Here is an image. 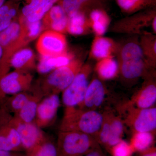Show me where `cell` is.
Masks as SVG:
<instances>
[{"label": "cell", "instance_id": "ab89813d", "mask_svg": "<svg viewBox=\"0 0 156 156\" xmlns=\"http://www.w3.org/2000/svg\"><path fill=\"white\" fill-rule=\"evenodd\" d=\"M16 1H18V2H19L20 1H21V0H16ZM24 1H25L26 2V1H27V0H24Z\"/></svg>", "mask_w": 156, "mask_h": 156}, {"label": "cell", "instance_id": "1f68e13d", "mask_svg": "<svg viewBox=\"0 0 156 156\" xmlns=\"http://www.w3.org/2000/svg\"><path fill=\"white\" fill-rule=\"evenodd\" d=\"M23 20L28 38L30 42L32 41L37 37L41 32L44 30L41 20L35 22H28Z\"/></svg>", "mask_w": 156, "mask_h": 156}, {"label": "cell", "instance_id": "d4e9b609", "mask_svg": "<svg viewBox=\"0 0 156 156\" xmlns=\"http://www.w3.org/2000/svg\"><path fill=\"white\" fill-rule=\"evenodd\" d=\"M116 55L118 62L134 58H144L139 42L130 41L123 46L119 45Z\"/></svg>", "mask_w": 156, "mask_h": 156}, {"label": "cell", "instance_id": "ba28073f", "mask_svg": "<svg viewBox=\"0 0 156 156\" xmlns=\"http://www.w3.org/2000/svg\"><path fill=\"white\" fill-rule=\"evenodd\" d=\"M154 12H144L126 17L114 23L111 31L117 33L129 34H141L144 28L151 26L155 17Z\"/></svg>", "mask_w": 156, "mask_h": 156}, {"label": "cell", "instance_id": "3957f363", "mask_svg": "<svg viewBox=\"0 0 156 156\" xmlns=\"http://www.w3.org/2000/svg\"><path fill=\"white\" fill-rule=\"evenodd\" d=\"M84 64L81 58H74L68 64L57 68L38 81L34 89L43 97L63 92L71 83Z\"/></svg>", "mask_w": 156, "mask_h": 156}, {"label": "cell", "instance_id": "5b68a950", "mask_svg": "<svg viewBox=\"0 0 156 156\" xmlns=\"http://www.w3.org/2000/svg\"><path fill=\"white\" fill-rule=\"evenodd\" d=\"M92 71L91 65L84 64L71 83L62 92V103L66 108L76 107L83 102Z\"/></svg>", "mask_w": 156, "mask_h": 156}, {"label": "cell", "instance_id": "8992f818", "mask_svg": "<svg viewBox=\"0 0 156 156\" xmlns=\"http://www.w3.org/2000/svg\"><path fill=\"white\" fill-rule=\"evenodd\" d=\"M36 48L41 56H58L68 53L67 43L64 34L45 30L39 37Z\"/></svg>", "mask_w": 156, "mask_h": 156}, {"label": "cell", "instance_id": "4fadbf2b", "mask_svg": "<svg viewBox=\"0 0 156 156\" xmlns=\"http://www.w3.org/2000/svg\"><path fill=\"white\" fill-rule=\"evenodd\" d=\"M130 118L132 128L136 132H152L156 128V108H137Z\"/></svg>", "mask_w": 156, "mask_h": 156}, {"label": "cell", "instance_id": "9a60e30c", "mask_svg": "<svg viewBox=\"0 0 156 156\" xmlns=\"http://www.w3.org/2000/svg\"><path fill=\"white\" fill-rule=\"evenodd\" d=\"M105 90L102 82L95 78L89 83L86 95L80 105L83 109L95 110L103 103L105 98Z\"/></svg>", "mask_w": 156, "mask_h": 156}, {"label": "cell", "instance_id": "30bf717a", "mask_svg": "<svg viewBox=\"0 0 156 156\" xmlns=\"http://www.w3.org/2000/svg\"><path fill=\"white\" fill-rule=\"evenodd\" d=\"M60 104L58 94H53L44 97L39 102L34 121L39 128L50 125L57 114Z\"/></svg>", "mask_w": 156, "mask_h": 156}, {"label": "cell", "instance_id": "d590c367", "mask_svg": "<svg viewBox=\"0 0 156 156\" xmlns=\"http://www.w3.org/2000/svg\"><path fill=\"white\" fill-rule=\"evenodd\" d=\"M139 153V154L137 156H156V149L153 147Z\"/></svg>", "mask_w": 156, "mask_h": 156}, {"label": "cell", "instance_id": "f35d334b", "mask_svg": "<svg viewBox=\"0 0 156 156\" xmlns=\"http://www.w3.org/2000/svg\"><path fill=\"white\" fill-rule=\"evenodd\" d=\"M5 2V0H0V8L4 5Z\"/></svg>", "mask_w": 156, "mask_h": 156}, {"label": "cell", "instance_id": "277c9868", "mask_svg": "<svg viewBox=\"0 0 156 156\" xmlns=\"http://www.w3.org/2000/svg\"><path fill=\"white\" fill-rule=\"evenodd\" d=\"M58 156H84L99 145L94 136L75 131H60Z\"/></svg>", "mask_w": 156, "mask_h": 156}, {"label": "cell", "instance_id": "83f0119b", "mask_svg": "<svg viewBox=\"0 0 156 156\" xmlns=\"http://www.w3.org/2000/svg\"><path fill=\"white\" fill-rule=\"evenodd\" d=\"M154 140L152 132H135L131 139L130 144L134 152H140L151 147Z\"/></svg>", "mask_w": 156, "mask_h": 156}, {"label": "cell", "instance_id": "e0dca14e", "mask_svg": "<svg viewBox=\"0 0 156 156\" xmlns=\"http://www.w3.org/2000/svg\"><path fill=\"white\" fill-rule=\"evenodd\" d=\"M119 72L126 80H133L141 76L151 68L144 58H134L119 62Z\"/></svg>", "mask_w": 156, "mask_h": 156}, {"label": "cell", "instance_id": "e575fe53", "mask_svg": "<svg viewBox=\"0 0 156 156\" xmlns=\"http://www.w3.org/2000/svg\"><path fill=\"white\" fill-rule=\"evenodd\" d=\"M84 156H107L105 154L98 145L92 150L89 151Z\"/></svg>", "mask_w": 156, "mask_h": 156}, {"label": "cell", "instance_id": "f1b7e54d", "mask_svg": "<svg viewBox=\"0 0 156 156\" xmlns=\"http://www.w3.org/2000/svg\"><path fill=\"white\" fill-rule=\"evenodd\" d=\"M31 94L30 89L12 95L6 101L5 108L8 112L16 114L28 101Z\"/></svg>", "mask_w": 156, "mask_h": 156}, {"label": "cell", "instance_id": "7a4b0ae2", "mask_svg": "<svg viewBox=\"0 0 156 156\" xmlns=\"http://www.w3.org/2000/svg\"><path fill=\"white\" fill-rule=\"evenodd\" d=\"M104 121V116L95 110L66 108L60 131H75L94 136L96 139Z\"/></svg>", "mask_w": 156, "mask_h": 156}, {"label": "cell", "instance_id": "ffe728a7", "mask_svg": "<svg viewBox=\"0 0 156 156\" xmlns=\"http://www.w3.org/2000/svg\"><path fill=\"white\" fill-rule=\"evenodd\" d=\"M139 42L144 58L151 68H154L156 63V37L154 34L144 31L141 34Z\"/></svg>", "mask_w": 156, "mask_h": 156}, {"label": "cell", "instance_id": "d6986e66", "mask_svg": "<svg viewBox=\"0 0 156 156\" xmlns=\"http://www.w3.org/2000/svg\"><path fill=\"white\" fill-rule=\"evenodd\" d=\"M31 91L32 94L28 101L14 117L21 122L25 123L34 122L36 116L37 108L39 102L44 97L34 89Z\"/></svg>", "mask_w": 156, "mask_h": 156}, {"label": "cell", "instance_id": "4316f807", "mask_svg": "<svg viewBox=\"0 0 156 156\" xmlns=\"http://www.w3.org/2000/svg\"><path fill=\"white\" fill-rule=\"evenodd\" d=\"M124 125L122 121L118 117L111 116L109 132L106 147L110 150L112 147L122 140Z\"/></svg>", "mask_w": 156, "mask_h": 156}, {"label": "cell", "instance_id": "5bb4252c", "mask_svg": "<svg viewBox=\"0 0 156 156\" xmlns=\"http://www.w3.org/2000/svg\"><path fill=\"white\" fill-rule=\"evenodd\" d=\"M119 44L112 39L95 36L92 41L89 56L97 61L108 57H114L116 54Z\"/></svg>", "mask_w": 156, "mask_h": 156}, {"label": "cell", "instance_id": "6da1fadb", "mask_svg": "<svg viewBox=\"0 0 156 156\" xmlns=\"http://www.w3.org/2000/svg\"><path fill=\"white\" fill-rule=\"evenodd\" d=\"M30 42L24 21L19 17L0 33V45L3 50L0 60V79L9 73L11 58L14 53Z\"/></svg>", "mask_w": 156, "mask_h": 156}, {"label": "cell", "instance_id": "44dd1931", "mask_svg": "<svg viewBox=\"0 0 156 156\" xmlns=\"http://www.w3.org/2000/svg\"><path fill=\"white\" fill-rule=\"evenodd\" d=\"M89 20L90 28L95 36H103L108 29L111 20L102 9H95L89 13Z\"/></svg>", "mask_w": 156, "mask_h": 156}, {"label": "cell", "instance_id": "cb8c5ba5", "mask_svg": "<svg viewBox=\"0 0 156 156\" xmlns=\"http://www.w3.org/2000/svg\"><path fill=\"white\" fill-rule=\"evenodd\" d=\"M98 61L95 65V70L101 80H112L119 73V63L114 57H108Z\"/></svg>", "mask_w": 156, "mask_h": 156}, {"label": "cell", "instance_id": "7c38bea8", "mask_svg": "<svg viewBox=\"0 0 156 156\" xmlns=\"http://www.w3.org/2000/svg\"><path fill=\"white\" fill-rule=\"evenodd\" d=\"M69 17L60 5H53L41 21L44 30H52L61 33L67 32Z\"/></svg>", "mask_w": 156, "mask_h": 156}, {"label": "cell", "instance_id": "8d00e7d4", "mask_svg": "<svg viewBox=\"0 0 156 156\" xmlns=\"http://www.w3.org/2000/svg\"><path fill=\"white\" fill-rule=\"evenodd\" d=\"M0 156H12L9 151L0 150Z\"/></svg>", "mask_w": 156, "mask_h": 156}, {"label": "cell", "instance_id": "52a82bcc", "mask_svg": "<svg viewBox=\"0 0 156 156\" xmlns=\"http://www.w3.org/2000/svg\"><path fill=\"white\" fill-rule=\"evenodd\" d=\"M33 76L30 73L15 70L0 79V97L30 90Z\"/></svg>", "mask_w": 156, "mask_h": 156}, {"label": "cell", "instance_id": "7402d4cb", "mask_svg": "<svg viewBox=\"0 0 156 156\" xmlns=\"http://www.w3.org/2000/svg\"><path fill=\"white\" fill-rule=\"evenodd\" d=\"M156 101V86L152 81L148 82L140 89L135 100L137 108L153 107Z\"/></svg>", "mask_w": 156, "mask_h": 156}, {"label": "cell", "instance_id": "74e56055", "mask_svg": "<svg viewBox=\"0 0 156 156\" xmlns=\"http://www.w3.org/2000/svg\"><path fill=\"white\" fill-rule=\"evenodd\" d=\"M3 54V50L2 47H1L0 45V60H1V58H2V56Z\"/></svg>", "mask_w": 156, "mask_h": 156}, {"label": "cell", "instance_id": "2e32d148", "mask_svg": "<svg viewBox=\"0 0 156 156\" xmlns=\"http://www.w3.org/2000/svg\"><path fill=\"white\" fill-rule=\"evenodd\" d=\"M10 65L16 70L30 73L37 67L36 55L33 50L26 47L18 50L12 56Z\"/></svg>", "mask_w": 156, "mask_h": 156}, {"label": "cell", "instance_id": "9c48e42d", "mask_svg": "<svg viewBox=\"0 0 156 156\" xmlns=\"http://www.w3.org/2000/svg\"><path fill=\"white\" fill-rule=\"evenodd\" d=\"M7 124L16 129L19 134L21 144L27 149H32L43 140V132L35 123L21 122L14 117L7 120Z\"/></svg>", "mask_w": 156, "mask_h": 156}, {"label": "cell", "instance_id": "f546056e", "mask_svg": "<svg viewBox=\"0 0 156 156\" xmlns=\"http://www.w3.org/2000/svg\"><path fill=\"white\" fill-rule=\"evenodd\" d=\"M117 2L123 12L132 14L151 5L152 0H117Z\"/></svg>", "mask_w": 156, "mask_h": 156}, {"label": "cell", "instance_id": "836d02e7", "mask_svg": "<svg viewBox=\"0 0 156 156\" xmlns=\"http://www.w3.org/2000/svg\"><path fill=\"white\" fill-rule=\"evenodd\" d=\"M17 1L16 0H9L5 3H4L0 8V23L3 21L6 15Z\"/></svg>", "mask_w": 156, "mask_h": 156}, {"label": "cell", "instance_id": "d6a6232c", "mask_svg": "<svg viewBox=\"0 0 156 156\" xmlns=\"http://www.w3.org/2000/svg\"><path fill=\"white\" fill-rule=\"evenodd\" d=\"M34 156H58L57 149L51 142H45L37 147Z\"/></svg>", "mask_w": 156, "mask_h": 156}, {"label": "cell", "instance_id": "4dcf8cb0", "mask_svg": "<svg viewBox=\"0 0 156 156\" xmlns=\"http://www.w3.org/2000/svg\"><path fill=\"white\" fill-rule=\"evenodd\" d=\"M110 151L112 156H132L134 152L130 143L123 140Z\"/></svg>", "mask_w": 156, "mask_h": 156}, {"label": "cell", "instance_id": "ac0fdd59", "mask_svg": "<svg viewBox=\"0 0 156 156\" xmlns=\"http://www.w3.org/2000/svg\"><path fill=\"white\" fill-rule=\"evenodd\" d=\"M74 58L72 53H68L58 56H41L37 66L38 72L40 74L48 73L56 69L63 66Z\"/></svg>", "mask_w": 156, "mask_h": 156}, {"label": "cell", "instance_id": "603a6c76", "mask_svg": "<svg viewBox=\"0 0 156 156\" xmlns=\"http://www.w3.org/2000/svg\"><path fill=\"white\" fill-rule=\"evenodd\" d=\"M89 18L86 13L80 12L69 17L67 32L73 35L86 34L90 31Z\"/></svg>", "mask_w": 156, "mask_h": 156}, {"label": "cell", "instance_id": "8fae6325", "mask_svg": "<svg viewBox=\"0 0 156 156\" xmlns=\"http://www.w3.org/2000/svg\"><path fill=\"white\" fill-rule=\"evenodd\" d=\"M59 0H27L19 16L28 22L42 20L45 14Z\"/></svg>", "mask_w": 156, "mask_h": 156}, {"label": "cell", "instance_id": "484cf974", "mask_svg": "<svg viewBox=\"0 0 156 156\" xmlns=\"http://www.w3.org/2000/svg\"><path fill=\"white\" fill-rule=\"evenodd\" d=\"M96 0H59L58 4L64 10L69 17L77 13H86L88 8L93 6Z\"/></svg>", "mask_w": 156, "mask_h": 156}]
</instances>
